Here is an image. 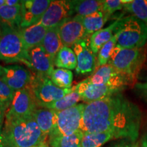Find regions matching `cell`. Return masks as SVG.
I'll list each match as a JSON object with an SVG mask.
<instances>
[{
  "label": "cell",
  "instance_id": "obj_1",
  "mask_svg": "<svg viewBox=\"0 0 147 147\" xmlns=\"http://www.w3.org/2000/svg\"><path fill=\"white\" fill-rule=\"evenodd\" d=\"M141 121L142 113L138 106L119 93L85 104L80 130L83 133L111 131L117 138L135 142Z\"/></svg>",
  "mask_w": 147,
  "mask_h": 147
},
{
  "label": "cell",
  "instance_id": "obj_2",
  "mask_svg": "<svg viewBox=\"0 0 147 147\" xmlns=\"http://www.w3.org/2000/svg\"><path fill=\"white\" fill-rule=\"evenodd\" d=\"M2 134L7 147H34L46 144L42 132L32 115L15 117L5 113Z\"/></svg>",
  "mask_w": 147,
  "mask_h": 147
},
{
  "label": "cell",
  "instance_id": "obj_3",
  "mask_svg": "<svg viewBox=\"0 0 147 147\" xmlns=\"http://www.w3.org/2000/svg\"><path fill=\"white\" fill-rule=\"evenodd\" d=\"M0 61L5 63H23L32 68L29 51L25 47L18 29L3 24H0Z\"/></svg>",
  "mask_w": 147,
  "mask_h": 147
},
{
  "label": "cell",
  "instance_id": "obj_4",
  "mask_svg": "<svg viewBox=\"0 0 147 147\" xmlns=\"http://www.w3.org/2000/svg\"><path fill=\"white\" fill-rule=\"evenodd\" d=\"M115 34L119 47L124 49H141L147 42V25L135 16L130 15L119 18Z\"/></svg>",
  "mask_w": 147,
  "mask_h": 147
},
{
  "label": "cell",
  "instance_id": "obj_5",
  "mask_svg": "<svg viewBox=\"0 0 147 147\" xmlns=\"http://www.w3.org/2000/svg\"><path fill=\"white\" fill-rule=\"evenodd\" d=\"M146 53L144 48L124 49L116 46L108 63L117 71L134 80L144 63Z\"/></svg>",
  "mask_w": 147,
  "mask_h": 147
},
{
  "label": "cell",
  "instance_id": "obj_6",
  "mask_svg": "<svg viewBox=\"0 0 147 147\" xmlns=\"http://www.w3.org/2000/svg\"><path fill=\"white\" fill-rule=\"evenodd\" d=\"M29 87L34 93L38 105L56 102L71 93L74 89V87L69 89L58 87L49 77L36 73L32 74V81Z\"/></svg>",
  "mask_w": 147,
  "mask_h": 147
},
{
  "label": "cell",
  "instance_id": "obj_7",
  "mask_svg": "<svg viewBox=\"0 0 147 147\" xmlns=\"http://www.w3.org/2000/svg\"><path fill=\"white\" fill-rule=\"evenodd\" d=\"M85 104H78L62 111L57 112L56 121L49 136L71 135L80 130Z\"/></svg>",
  "mask_w": 147,
  "mask_h": 147
},
{
  "label": "cell",
  "instance_id": "obj_8",
  "mask_svg": "<svg viewBox=\"0 0 147 147\" xmlns=\"http://www.w3.org/2000/svg\"><path fill=\"white\" fill-rule=\"evenodd\" d=\"M74 87L80 94L81 100L86 104L110 97L117 93H121V91L124 90L121 88L108 84L97 85L92 84L89 78L79 82L74 86Z\"/></svg>",
  "mask_w": 147,
  "mask_h": 147
},
{
  "label": "cell",
  "instance_id": "obj_9",
  "mask_svg": "<svg viewBox=\"0 0 147 147\" xmlns=\"http://www.w3.org/2000/svg\"><path fill=\"white\" fill-rule=\"evenodd\" d=\"M59 32L63 47L69 48L88 36L82 24V16L78 14L61 23L59 25Z\"/></svg>",
  "mask_w": 147,
  "mask_h": 147
},
{
  "label": "cell",
  "instance_id": "obj_10",
  "mask_svg": "<svg viewBox=\"0 0 147 147\" xmlns=\"http://www.w3.org/2000/svg\"><path fill=\"white\" fill-rule=\"evenodd\" d=\"M74 12L72 1H52L38 23L47 29L58 26L63 21L70 18Z\"/></svg>",
  "mask_w": 147,
  "mask_h": 147
},
{
  "label": "cell",
  "instance_id": "obj_11",
  "mask_svg": "<svg viewBox=\"0 0 147 147\" xmlns=\"http://www.w3.org/2000/svg\"><path fill=\"white\" fill-rule=\"evenodd\" d=\"M88 78L92 84L97 85L108 84L123 89H125L134 80L127 75L117 71L109 63L97 67L93 74Z\"/></svg>",
  "mask_w": 147,
  "mask_h": 147
},
{
  "label": "cell",
  "instance_id": "obj_12",
  "mask_svg": "<svg viewBox=\"0 0 147 147\" xmlns=\"http://www.w3.org/2000/svg\"><path fill=\"white\" fill-rule=\"evenodd\" d=\"M37 101L30 87L14 91V97L6 114L15 117L32 115L38 108Z\"/></svg>",
  "mask_w": 147,
  "mask_h": 147
},
{
  "label": "cell",
  "instance_id": "obj_13",
  "mask_svg": "<svg viewBox=\"0 0 147 147\" xmlns=\"http://www.w3.org/2000/svg\"><path fill=\"white\" fill-rule=\"evenodd\" d=\"M0 78L16 91L30 85L32 74L28 69L19 65H0Z\"/></svg>",
  "mask_w": 147,
  "mask_h": 147
},
{
  "label": "cell",
  "instance_id": "obj_14",
  "mask_svg": "<svg viewBox=\"0 0 147 147\" xmlns=\"http://www.w3.org/2000/svg\"><path fill=\"white\" fill-rule=\"evenodd\" d=\"M72 47L77 59V74L86 75L93 72L97 68V58L89 47V39L82 40Z\"/></svg>",
  "mask_w": 147,
  "mask_h": 147
},
{
  "label": "cell",
  "instance_id": "obj_15",
  "mask_svg": "<svg viewBox=\"0 0 147 147\" xmlns=\"http://www.w3.org/2000/svg\"><path fill=\"white\" fill-rule=\"evenodd\" d=\"M51 1L50 0L21 1V28L30 27L39 23Z\"/></svg>",
  "mask_w": 147,
  "mask_h": 147
},
{
  "label": "cell",
  "instance_id": "obj_16",
  "mask_svg": "<svg viewBox=\"0 0 147 147\" xmlns=\"http://www.w3.org/2000/svg\"><path fill=\"white\" fill-rule=\"evenodd\" d=\"M32 69L36 73L50 78L54 70V60L46 52L42 46L35 47L29 51Z\"/></svg>",
  "mask_w": 147,
  "mask_h": 147
},
{
  "label": "cell",
  "instance_id": "obj_17",
  "mask_svg": "<svg viewBox=\"0 0 147 147\" xmlns=\"http://www.w3.org/2000/svg\"><path fill=\"white\" fill-rule=\"evenodd\" d=\"M47 28L40 23L18 29L20 36L27 51L35 47L42 46V42L47 34Z\"/></svg>",
  "mask_w": 147,
  "mask_h": 147
},
{
  "label": "cell",
  "instance_id": "obj_18",
  "mask_svg": "<svg viewBox=\"0 0 147 147\" xmlns=\"http://www.w3.org/2000/svg\"><path fill=\"white\" fill-rule=\"evenodd\" d=\"M57 111L45 108L38 107L32 114L34 120L40 130L45 135L49 136L54 128Z\"/></svg>",
  "mask_w": 147,
  "mask_h": 147
},
{
  "label": "cell",
  "instance_id": "obj_19",
  "mask_svg": "<svg viewBox=\"0 0 147 147\" xmlns=\"http://www.w3.org/2000/svg\"><path fill=\"white\" fill-rule=\"evenodd\" d=\"M21 3L14 6L5 4L0 7V24L20 29L21 28Z\"/></svg>",
  "mask_w": 147,
  "mask_h": 147
},
{
  "label": "cell",
  "instance_id": "obj_20",
  "mask_svg": "<svg viewBox=\"0 0 147 147\" xmlns=\"http://www.w3.org/2000/svg\"><path fill=\"white\" fill-rule=\"evenodd\" d=\"M118 21L119 19H117L110 26L100 29L91 35L89 38V47L94 54L97 55L101 48L112 39L115 35V29Z\"/></svg>",
  "mask_w": 147,
  "mask_h": 147
},
{
  "label": "cell",
  "instance_id": "obj_21",
  "mask_svg": "<svg viewBox=\"0 0 147 147\" xmlns=\"http://www.w3.org/2000/svg\"><path fill=\"white\" fill-rule=\"evenodd\" d=\"M42 46L51 57L55 60L57 54L63 47L59 32V25L47 29Z\"/></svg>",
  "mask_w": 147,
  "mask_h": 147
},
{
  "label": "cell",
  "instance_id": "obj_22",
  "mask_svg": "<svg viewBox=\"0 0 147 147\" xmlns=\"http://www.w3.org/2000/svg\"><path fill=\"white\" fill-rule=\"evenodd\" d=\"M110 17L102 12L98 11L90 15L82 16V21L87 36L100 30Z\"/></svg>",
  "mask_w": 147,
  "mask_h": 147
},
{
  "label": "cell",
  "instance_id": "obj_23",
  "mask_svg": "<svg viewBox=\"0 0 147 147\" xmlns=\"http://www.w3.org/2000/svg\"><path fill=\"white\" fill-rule=\"evenodd\" d=\"M83 134L81 130H79L71 135L49 136V145L51 147H81Z\"/></svg>",
  "mask_w": 147,
  "mask_h": 147
},
{
  "label": "cell",
  "instance_id": "obj_24",
  "mask_svg": "<svg viewBox=\"0 0 147 147\" xmlns=\"http://www.w3.org/2000/svg\"><path fill=\"white\" fill-rule=\"evenodd\" d=\"M80 100H81L80 95L78 93V92L75 89L74 87V91L71 93L65 95L63 98L60 99V100L54 102L38 104V107L45 108H47V109L59 112L76 105Z\"/></svg>",
  "mask_w": 147,
  "mask_h": 147
},
{
  "label": "cell",
  "instance_id": "obj_25",
  "mask_svg": "<svg viewBox=\"0 0 147 147\" xmlns=\"http://www.w3.org/2000/svg\"><path fill=\"white\" fill-rule=\"evenodd\" d=\"M54 64L58 68L67 69L69 70L76 69L77 66L76 54L70 48L63 47L55 57Z\"/></svg>",
  "mask_w": 147,
  "mask_h": 147
},
{
  "label": "cell",
  "instance_id": "obj_26",
  "mask_svg": "<svg viewBox=\"0 0 147 147\" xmlns=\"http://www.w3.org/2000/svg\"><path fill=\"white\" fill-rule=\"evenodd\" d=\"M114 138H117L115 134L111 131L84 133L81 142V147H101Z\"/></svg>",
  "mask_w": 147,
  "mask_h": 147
},
{
  "label": "cell",
  "instance_id": "obj_27",
  "mask_svg": "<svg viewBox=\"0 0 147 147\" xmlns=\"http://www.w3.org/2000/svg\"><path fill=\"white\" fill-rule=\"evenodd\" d=\"M102 0H77L72 1L74 12L78 15L85 16L102 10Z\"/></svg>",
  "mask_w": 147,
  "mask_h": 147
},
{
  "label": "cell",
  "instance_id": "obj_28",
  "mask_svg": "<svg viewBox=\"0 0 147 147\" xmlns=\"http://www.w3.org/2000/svg\"><path fill=\"white\" fill-rule=\"evenodd\" d=\"M123 8L147 25V1L145 0H122Z\"/></svg>",
  "mask_w": 147,
  "mask_h": 147
},
{
  "label": "cell",
  "instance_id": "obj_29",
  "mask_svg": "<svg viewBox=\"0 0 147 147\" xmlns=\"http://www.w3.org/2000/svg\"><path fill=\"white\" fill-rule=\"evenodd\" d=\"M51 80L55 85L61 89L71 88L73 74L67 69L57 68L53 70L50 76Z\"/></svg>",
  "mask_w": 147,
  "mask_h": 147
},
{
  "label": "cell",
  "instance_id": "obj_30",
  "mask_svg": "<svg viewBox=\"0 0 147 147\" xmlns=\"http://www.w3.org/2000/svg\"><path fill=\"white\" fill-rule=\"evenodd\" d=\"M117 38L115 34L110 41H108L101 48L97 55V68L108 63L111 53L117 46Z\"/></svg>",
  "mask_w": 147,
  "mask_h": 147
},
{
  "label": "cell",
  "instance_id": "obj_31",
  "mask_svg": "<svg viewBox=\"0 0 147 147\" xmlns=\"http://www.w3.org/2000/svg\"><path fill=\"white\" fill-rule=\"evenodd\" d=\"M14 93V90L0 78V105L6 108L7 110L13 100Z\"/></svg>",
  "mask_w": 147,
  "mask_h": 147
},
{
  "label": "cell",
  "instance_id": "obj_32",
  "mask_svg": "<svg viewBox=\"0 0 147 147\" xmlns=\"http://www.w3.org/2000/svg\"><path fill=\"white\" fill-rule=\"evenodd\" d=\"M123 8L122 0H105L103 2L102 12L109 17L113 13Z\"/></svg>",
  "mask_w": 147,
  "mask_h": 147
},
{
  "label": "cell",
  "instance_id": "obj_33",
  "mask_svg": "<svg viewBox=\"0 0 147 147\" xmlns=\"http://www.w3.org/2000/svg\"><path fill=\"white\" fill-rule=\"evenodd\" d=\"M134 90L140 98L147 102V82H138L134 86Z\"/></svg>",
  "mask_w": 147,
  "mask_h": 147
},
{
  "label": "cell",
  "instance_id": "obj_34",
  "mask_svg": "<svg viewBox=\"0 0 147 147\" xmlns=\"http://www.w3.org/2000/svg\"><path fill=\"white\" fill-rule=\"evenodd\" d=\"M7 109L0 105V134H2V130L3 127V124L5 121V113Z\"/></svg>",
  "mask_w": 147,
  "mask_h": 147
},
{
  "label": "cell",
  "instance_id": "obj_35",
  "mask_svg": "<svg viewBox=\"0 0 147 147\" xmlns=\"http://www.w3.org/2000/svg\"><path fill=\"white\" fill-rule=\"evenodd\" d=\"M113 147H140L138 146L136 144H135L134 142H131V141H129V142H122L119 143V144L115 145V146Z\"/></svg>",
  "mask_w": 147,
  "mask_h": 147
},
{
  "label": "cell",
  "instance_id": "obj_36",
  "mask_svg": "<svg viewBox=\"0 0 147 147\" xmlns=\"http://www.w3.org/2000/svg\"><path fill=\"white\" fill-rule=\"evenodd\" d=\"M141 147H147V129L141 138Z\"/></svg>",
  "mask_w": 147,
  "mask_h": 147
},
{
  "label": "cell",
  "instance_id": "obj_37",
  "mask_svg": "<svg viewBox=\"0 0 147 147\" xmlns=\"http://www.w3.org/2000/svg\"><path fill=\"white\" fill-rule=\"evenodd\" d=\"M21 3V1L18 0H5V5H10V6H14V5H18Z\"/></svg>",
  "mask_w": 147,
  "mask_h": 147
},
{
  "label": "cell",
  "instance_id": "obj_38",
  "mask_svg": "<svg viewBox=\"0 0 147 147\" xmlns=\"http://www.w3.org/2000/svg\"><path fill=\"white\" fill-rule=\"evenodd\" d=\"M0 147H7L6 142L3 134H0Z\"/></svg>",
  "mask_w": 147,
  "mask_h": 147
},
{
  "label": "cell",
  "instance_id": "obj_39",
  "mask_svg": "<svg viewBox=\"0 0 147 147\" xmlns=\"http://www.w3.org/2000/svg\"><path fill=\"white\" fill-rule=\"evenodd\" d=\"M5 4V0H0V7Z\"/></svg>",
  "mask_w": 147,
  "mask_h": 147
},
{
  "label": "cell",
  "instance_id": "obj_40",
  "mask_svg": "<svg viewBox=\"0 0 147 147\" xmlns=\"http://www.w3.org/2000/svg\"><path fill=\"white\" fill-rule=\"evenodd\" d=\"M34 147H48L47 144H42V145H40V146H34Z\"/></svg>",
  "mask_w": 147,
  "mask_h": 147
},
{
  "label": "cell",
  "instance_id": "obj_41",
  "mask_svg": "<svg viewBox=\"0 0 147 147\" xmlns=\"http://www.w3.org/2000/svg\"><path fill=\"white\" fill-rule=\"evenodd\" d=\"M1 26H0V37H1Z\"/></svg>",
  "mask_w": 147,
  "mask_h": 147
}]
</instances>
